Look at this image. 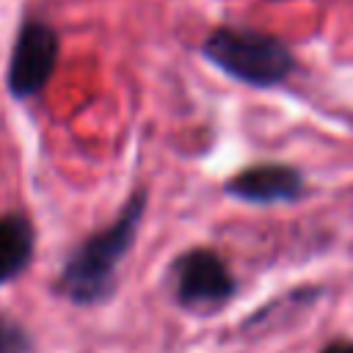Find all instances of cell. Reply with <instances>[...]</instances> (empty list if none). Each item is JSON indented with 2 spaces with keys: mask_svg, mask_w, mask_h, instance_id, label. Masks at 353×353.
<instances>
[{
  "mask_svg": "<svg viewBox=\"0 0 353 353\" xmlns=\"http://www.w3.org/2000/svg\"><path fill=\"white\" fill-rule=\"evenodd\" d=\"M146 210V193L138 190L124 204L121 215L102 232L85 237L66 265L61 268V292L74 303H99L113 292L116 270L138 237V226Z\"/></svg>",
  "mask_w": 353,
  "mask_h": 353,
  "instance_id": "6da1fadb",
  "label": "cell"
},
{
  "mask_svg": "<svg viewBox=\"0 0 353 353\" xmlns=\"http://www.w3.org/2000/svg\"><path fill=\"white\" fill-rule=\"evenodd\" d=\"M204 58L215 63L223 74L254 88L279 85L295 69V58L281 39L237 28L215 30L204 41Z\"/></svg>",
  "mask_w": 353,
  "mask_h": 353,
  "instance_id": "7a4b0ae2",
  "label": "cell"
},
{
  "mask_svg": "<svg viewBox=\"0 0 353 353\" xmlns=\"http://www.w3.org/2000/svg\"><path fill=\"white\" fill-rule=\"evenodd\" d=\"M58 63V36L44 22H25L17 33L8 66V88L17 99L36 97L52 77Z\"/></svg>",
  "mask_w": 353,
  "mask_h": 353,
  "instance_id": "3957f363",
  "label": "cell"
},
{
  "mask_svg": "<svg viewBox=\"0 0 353 353\" xmlns=\"http://www.w3.org/2000/svg\"><path fill=\"white\" fill-rule=\"evenodd\" d=\"M174 290L185 309L204 312L234 295V279L215 251L196 248L174 262Z\"/></svg>",
  "mask_w": 353,
  "mask_h": 353,
  "instance_id": "277c9868",
  "label": "cell"
},
{
  "mask_svg": "<svg viewBox=\"0 0 353 353\" xmlns=\"http://www.w3.org/2000/svg\"><path fill=\"white\" fill-rule=\"evenodd\" d=\"M226 193L245 204H290L303 196V174L284 163H259L226 182Z\"/></svg>",
  "mask_w": 353,
  "mask_h": 353,
  "instance_id": "5b68a950",
  "label": "cell"
},
{
  "mask_svg": "<svg viewBox=\"0 0 353 353\" xmlns=\"http://www.w3.org/2000/svg\"><path fill=\"white\" fill-rule=\"evenodd\" d=\"M33 254V226L25 215H0V284L17 279Z\"/></svg>",
  "mask_w": 353,
  "mask_h": 353,
  "instance_id": "8992f818",
  "label": "cell"
},
{
  "mask_svg": "<svg viewBox=\"0 0 353 353\" xmlns=\"http://www.w3.org/2000/svg\"><path fill=\"white\" fill-rule=\"evenodd\" d=\"M0 353H33L30 336L17 323L0 317Z\"/></svg>",
  "mask_w": 353,
  "mask_h": 353,
  "instance_id": "52a82bcc",
  "label": "cell"
},
{
  "mask_svg": "<svg viewBox=\"0 0 353 353\" xmlns=\"http://www.w3.org/2000/svg\"><path fill=\"white\" fill-rule=\"evenodd\" d=\"M320 353H353V342L350 339H336V342L325 345Z\"/></svg>",
  "mask_w": 353,
  "mask_h": 353,
  "instance_id": "ba28073f",
  "label": "cell"
}]
</instances>
